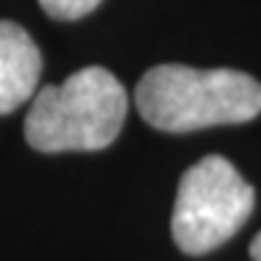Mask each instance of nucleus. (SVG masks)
<instances>
[{
    "instance_id": "obj_1",
    "label": "nucleus",
    "mask_w": 261,
    "mask_h": 261,
    "mask_svg": "<svg viewBox=\"0 0 261 261\" xmlns=\"http://www.w3.org/2000/svg\"><path fill=\"white\" fill-rule=\"evenodd\" d=\"M136 110L165 134L245 123L261 115V83L237 69L160 64L139 80Z\"/></svg>"
},
{
    "instance_id": "obj_2",
    "label": "nucleus",
    "mask_w": 261,
    "mask_h": 261,
    "mask_svg": "<svg viewBox=\"0 0 261 261\" xmlns=\"http://www.w3.org/2000/svg\"><path fill=\"white\" fill-rule=\"evenodd\" d=\"M125 115L123 83L104 67H86L35 93L24 139L38 152H96L120 136Z\"/></svg>"
},
{
    "instance_id": "obj_3",
    "label": "nucleus",
    "mask_w": 261,
    "mask_h": 261,
    "mask_svg": "<svg viewBox=\"0 0 261 261\" xmlns=\"http://www.w3.org/2000/svg\"><path fill=\"white\" fill-rule=\"evenodd\" d=\"M256 205V192L221 155L197 160L179 181L171 232L179 251L203 256L243 229Z\"/></svg>"
},
{
    "instance_id": "obj_4",
    "label": "nucleus",
    "mask_w": 261,
    "mask_h": 261,
    "mask_svg": "<svg viewBox=\"0 0 261 261\" xmlns=\"http://www.w3.org/2000/svg\"><path fill=\"white\" fill-rule=\"evenodd\" d=\"M43 59L35 40L16 21H0V115L19 110L38 91Z\"/></svg>"
},
{
    "instance_id": "obj_5",
    "label": "nucleus",
    "mask_w": 261,
    "mask_h": 261,
    "mask_svg": "<svg viewBox=\"0 0 261 261\" xmlns=\"http://www.w3.org/2000/svg\"><path fill=\"white\" fill-rule=\"evenodd\" d=\"M40 6L54 19L72 21V19H83L91 11H96L101 6V0H40Z\"/></svg>"
},
{
    "instance_id": "obj_6",
    "label": "nucleus",
    "mask_w": 261,
    "mask_h": 261,
    "mask_svg": "<svg viewBox=\"0 0 261 261\" xmlns=\"http://www.w3.org/2000/svg\"><path fill=\"white\" fill-rule=\"evenodd\" d=\"M251 258L253 261H261V232L253 237V243H251Z\"/></svg>"
}]
</instances>
